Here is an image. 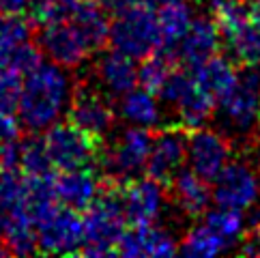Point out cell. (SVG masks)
<instances>
[{"label": "cell", "mask_w": 260, "mask_h": 258, "mask_svg": "<svg viewBox=\"0 0 260 258\" xmlns=\"http://www.w3.org/2000/svg\"><path fill=\"white\" fill-rule=\"evenodd\" d=\"M26 41H30V24L24 15L5 13L0 17V60H7Z\"/></svg>", "instance_id": "83f0119b"}, {"label": "cell", "mask_w": 260, "mask_h": 258, "mask_svg": "<svg viewBox=\"0 0 260 258\" xmlns=\"http://www.w3.org/2000/svg\"><path fill=\"white\" fill-rule=\"evenodd\" d=\"M15 138H20V123L13 118V114L0 112V144Z\"/></svg>", "instance_id": "1f68e13d"}, {"label": "cell", "mask_w": 260, "mask_h": 258, "mask_svg": "<svg viewBox=\"0 0 260 258\" xmlns=\"http://www.w3.org/2000/svg\"><path fill=\"white\" fill-rule=\"evenodd\" d=\"M32 0H0V9L3 13H11V15H24L30 11Z\"/></svg>", "instance_id": "836d02e7"}, {"label": "cell", "mask_w": 260, "mask_h": 258, "mask_svg": "<svg viewBox=\"0 0 260 258\" xmlns=\"http://www.w3.org/2000/svg\"><path fill=\"white\" fill-rule=\"evenodd\" d=\"M22 80L24 76L17 69H13L9 60H0V112H17Z\"/></svg>", "instance_id": "f1b7e54d"}, {"label": "cell", "mask_w": 260, "mask_h": 258, "mask_svg": "<svg viewBox=\"0 0 260 258\" xmlns=\"http://www.w3.org/2000/svg\"><path fill=\"white\" fill-rule=\"evenodd\" d=\"M191 76L202 93H207L209 97L219 101V97L228 93L230 86L237 82L239 73L235 71V64H232L230 58L217 56L215 54V56H211L209 60L200 62L198 67H193Z\"/></svg>", "instance_id": "ffe728a7"}, {"label": "cell", "mask_w": 260, "mask_h": 258, "mask_svg": "<svg viewBox=\"0 0 260 258\" xmlns=\"http://www.w3.org/2000/svg\"><path fill=\"white\" fill-rule=\"evenodd\" d=\"M123 196V209L127 222L132 226L157 224L166 209V189L164 183L153 177L132 179L120 189Z\"/></svg>", "instance_id": "4fadbf2b"}, {"label": "cell", "mask_w": 260, "mask_h": 258, "mask_svg": "<svg viewBox=\"0 0 260 258\" xmlns=\"http://www.w3.org/2000/svg\"><path fill=\"white\" fill-rule=\"evenodd\" d=\"M136 58L118 52L112 48V52H104L97 58L95 64V76L101 88L112 97H123L138 84V67Z\"/></svg>", "instance_id": "e0dca14e"}, {"label": "cell", "mask_w": 260, "mask_h": 258, "mask_svg": "<svg viewBox=\"0 0 260 258\" xmlns=\"http://www.w3.org/2000/svg\"><path fill=\"white\" fill-rule=\"evenodd\" d=\"M232 144L226 134L217 129L198 127L187 134V162L189 168L204 181H215L217 174L230 164Z\"/></svg>", "instance_id": "30bf717a"}, {"label": "cell", "mask_w": 260, "mask_h": 258, "mask_svg": "<svg viewBox=\"0 0 260 258\" xmlns=\"http://www.w3.org/2000/svg\"><path fill=\"white\" fill-rule=\"evenodd\" d=\"M54 187H56V198L62 207L86 211L104 191V177H99L88 166L60 170V174L54 179Z\"/></svg>", "instance_id": "9a60e30c"}, {"label": "cell", "mask_w": 260, "mask_h": 258, "mask_svg": "<svg viewBox=\"0 0 260 258\" xmlns=\"http://www.w3.org/2000/svg\"><path fill=\"white\" fill-rule=\"evenodd\" d=\"M196 88V82H193V76L189 71H183V69H172L168 80L164 82V86L159 90V99H164L166 104L176 106L187 97L191 90Z\"/></svg>", "instance_id": "4dcf8cb0"}, {"label": "cell", "mask_w": 260, "mask_h": 258, "mask_svg": "<svg viewBox=\"0 0 260 258\" xmlns=\"http://www.w3.org/2000/svg\"><path fill=\"white\" fill-rule=\"evenodd\" d=\"M249 11H252V20L260 26V0H252L249 3Z\"/></svg>", "instance_id": "8d00e7d4"}, {"label": "cell", "mask_w": 260, "mask_h": 258, "mask_svg": "<svg viewBox=\"0 0 260 258\" xmlns=\"http://www.w3.org/2000/svg\"><path fill=\"white\" fill-rule=\"evenodd\" d=\"M20 168L26 174H50V170L54 168V166H52V162L48 157V151H45L43 138L32 136L30 140H24L22 142V162H20Z\"/></svg>", "instance_id": "f546056e"}, {"label": "cell", "mask_w": 260, "mask_h": 258, "mask_svg": "<svg viewBox=\"0 0 260 258\" xmlns=\"http://www.w3.org/2000/svg\"><path fill=\"white\" fill-rule=\"evenodd\" d=\"M221 41H224L230 58L241 67L260 62V26L252 17L230 26V28H224Z\"/></svg>", "instance_id": "d6986e66"}, {"label": "cell", "mask_w": 260, "mask_h": 258, "mask_svg": "<svg viewBox=\"0 0 260 258\" xmlns=\"http://www.w3.org/2000/svg\"><path fill=\"white\" fill-rule=\"evenodd\" d=\"M71 20L78 24V28L84 33L92 50H101L110 41V24L106 9L97 0H80L78 7L71 11Z\"/></svg>", "instance_id": "603a6c76"}, {"label": "cell", "mask_w": 260, "mask_h": 258, "mask_svg": "<svg viewBox=\"0 0 260 258\" xmlns=\"http://www.w3.org/2000/svg\"><path fill=\"white\" fill-rule=\"evenodd\" d=\"M179 252L189 258H213L228 252V245L202 222L185 233L183 241L179 245Z\"/></svg>", "instance_id": "484cf974"}, {"label": "cell", "mask_w": 260, "mask_h": 258, "mask_svg": "<svg viewBox=\"0 0 260 258\" xmlns=\"http://www.w3.org/2000/svg\"><path fill=\"white\" fill-rule=\"evenodd\" d=\"M0 13H3V9H0Z\"/></svg>", "instance_id": "f35d334b"}, {"label": "cell", "mask_w": 260, "mask_h": 258, "mask_svg": "<svg viewBox=\"0 0 260 258\" xmlns=\"http://www.w3.org/2000/svg\"><path fill=\"white\" fill-rule=\"evenodd\" d=\"M110 43L114 50L136 60L155 54L161 48V30L153 9L138 3L118 11L110 24Z\"/></svg>", "instance_id": "3957f363"}, {"label": "cell", "mask_w": 260, "mask_h": 258, "mask_svg": "<svg viewBox=\"0 0 260 258\" xmlns=\"http://www.w3.org/2000/svg\"><path fill=\"white\" fill-rule=\"evenodd\" d=\"M125 209L118 183H110L99 198L84 211V245L86 256L118 254V243L125 235Z\"/></svg>", "instance_id": "7a4b0ae2"}, {"label": "cell", "mask_w": 260, "mask_h": 258, "mask_svg": "<svg viewBox=\"0 0 260 258\" xmlns=\"http://www.w3.org/2000/svg\"><path fill=\"white\" fill-rule=\"evenodd\" d=\"M159 30H161V48L157 52H164L174 60V50L181 43L185 33L193 24V9L187 0H176L159 9Z\"/></svg>", "instance_id": "44dd1931"}, {"label": "cell", "mask_w": 260, "mask_h": 258, "mask_svg": "<svg viewBox=\"0 0 260 258\" xmlns=\"http://www.w3.org/2000/svg\"><path fill=\"white\" fill-rule=\"evenodd\" d=\"M73 84L62 64L39 62L22 80L17 116L30 132H45L69 110Z\"/></svg>", "instance_id": "6da1fadb"}, {"label": "cell", "mask_w": 260, "mask_h": 258, "mask_svg": "<svg viewBox=\"0 0 260 258\" xmlns=\"http://www.w3.org/2000/svg\"><path fill=\"white\" fill-rule=\"evenodd\" d=\"M84 245V217L76 209L54 207L37 222V247L43 254H82Z\"/></svg>", "instance_id": "52a82bcc"}, {"label": "cell", "mask_w": 260, "mask_h": 258, "mask_svg": "<svg viewBox=\"0 0 260 258\" xmlns=\"http://www.w3.org/2000/svg\"><path fill=\"white\" fill-rule=\"evenodd\" d=\"M174 69V60L164 52H155L146 56L144 62L138 67V84L151 93L159 95L164 82L168 80L170 71Z\"/></svg>", "instance_id": "4316f807"}, {"label": "cell", "mask_w": 260, "mask_h": 258, "mask_svg": "<svg viewBox=\"0 0 260 258\" xmlns=\"http://www.w3.org/2000/svg\"><path fill=\"white\" fill-rule=\"evenodd\" d=\"M179 252V243L172 233H168L161 226L155 224H142L134 226L132 230H125L123 239L118 243V254L127 258L138 256H172Z\"/></svg>", "instance_id": "2e32d148"}, {"label": "cell", "mask_w": 260, "mask_h": 258, "mask_svg": "<svg viewBox=\"0 0 260 258\" xmlns=\"http://www.w3.org/2000/svg\"><path fill=\"white\" fill-rule=\"evenodd\" d=\"M241 252L247 254V256H260V217L254 219L252 230H249L247 237L243 239Z\"/></svg>", "instance_id": "d6a6232c"}, {"label": "cell", "mask_w": 260, "mask_h": 258, "mask_svg": "<svg viewBox=\"0 0 260 258\" xmlns=\"http://www.w3.org/2000/svg\"><path fill=\"white\" fill-rule=\"evenodd\" d=\"M118 114L125 123L136 127H157L161 123V108L157 95L146 88H132L118 101Z\"/></svg>", "instance_id": "7402d4cb"}, {"label": "cell", "mask_w": 260, "mask_h": 258, "mask_svg": "<svg viewBox=\"0 0 260 258\" xmlns=\"http://www.w3.org/2000/svg\"><path fill=\"white\" fill-rule=\"evenodd\" d=\"M153 134L146 127H127L123 129L108 149H101L99 164L106 172L108 183H125L136 179V174L146 170V162L151 155Z\"/></svg>", "instance_id": "277c9868"}, {"label": "cell", "mask_w": 260, "mask_h": 258, "mask_svg": "<svg viewBox=\"0 0 260 258\" xmlns=\"http://www.w3.org/2000/svg\"><path fill=\"white\" fill-rule=\"evenodd\" d=\"M39 48L43 50V54H48L52 58V62L62 64L64 69L80 67L95 52L84 33L78 28V24L71 17L41 26Z\"/></svg>", "instance_id": "9c48e42d"}, {"label": "cell", "mask_w": 260, "mask_h": 258, "mask_svg": "<svg viewBox=\"0 0 260 258\" xmlns=\"http://www.w3.org/2000/svg\"><path fill=\"white\" fill-rule=\"evenodd\" d=\"M140 3L146 5V7H151V9H161L166 5H170V3H176V0H140Z\"/></svg>", "instance_id": "d590c367"}, {"label": "cell", "mask_w": 260, "mask_h": 258, "mask_svg": "<svg viewBox=\"0 0 260 258\" xmlns=\"http://www.w3.org/2000/svg\"><path fill=\"white\" fill-rule=\"evenodd\" d=\"M217 116L221 127L226 129L230 138H249L258 134V118H260V88L249 80L243 71L239 73L237 82L230 86L217 101Z\"/></svg>", "instance_id": "5b68a950"}, {"label": "cell", "mask_w": 260, "mask_h": 258, "mask_svg": "<svg viewBox=\"0 0 260 258\" xmlns=\"http://www.w3.org/2000/svg\"><path fill=\"white\" fill-rule=\"evenodd\" d=\"M204 224H207L213 233H215L221 241H224L230 247H235L239 243H243L245 239V224L247 219L243 215V211H237V209H213L204 213Z\"/></svg>", "instance_id": "cb8c5ba5"}, {"label": "cell", "mask_w": 260, "mask_h": 258, "mask_svg": "<svg viewBox=\"0 0 260 258\" xmlns=\"http://www.w3.org/2000/svg\"><path fill=\"white\" fill-rule=\"evenodd\" d=\"M43 144L56 170H73L95 164L99 159L101 149H104V142L90 138L71 121L54 123L52 127L45 129Z\"/></svg>", "instance_id": "8992f818"}, {"label": "cell", "mask_w": 260, "mask_h": 258, "mask_svg": "<svg viewBox=\"0 0 260 258\" xmlns=\"http://www.w3.org/2000/svg\"><path fill=\"white\" fill-rule=\"evenodd\" d=\"M258 134H260V118H258Z\"/></svg>", "instance_id": "74e56055"}, {"label": "cell", "mask_w": 260, "mask_h": 258, "mask_svg": "<svg viewBox=\"0 0 260 258\" xmlns=\"http://www.w3.org/2000/svg\"><path fill=\"white\" fill-rule=\"evenodd\" d=\"M67 118L99 142H104L114 127V110L108 97L95 86H78L73 90Z\"/></svg>", "instance_id": "8fae6325"}, {"label": "cell", "mask_w": 260, "mask_h": 258, "mask_svg": "<svg viewBox=\"0 0 260 258\" xmlns=\"http://www.w3.org/2000/svg\"><path fill=\"white\" fill-rule=\"evenodd\" d=\"M221 41V30L215 22V17H193V24L189 26V30L185 33L181 43L174 50V60L183 62L185 67H198L200 62L209 60L211 56H215Z\"/></svg>", "instance_id": "5bb4252c"}, {"label": "cell", "mask_w": 260, "mask_h": 258, "mask_svg": "<svg viewBox=\"0 0 260 258\" xmlns=\"http://www.w3.org/2000/svg\"><path fill=\"white\" fill-rule=\"evenodd\" d=\"M187 129L181 125L166 127L153 136L151 155L146 162V174L157 181L172 183V179L183 170L187 162Z\"/></svg>", "instance_id": "7c38bea8"}, {"label": "cell", "mask_w": 260, "mask_h": 258, "mask_svg": "<svg viewBox=\"0 0 260 258\" xmlns=\"http://www.w3.org/2000/svg\"><path fill=\"white\" fill-rule=\"evenodd\" d=\"M215 106H217V101L209 97L207 93H202L196 86L181 104L174 106L176 114H179V125L183 129H187V132L204 127L209 123V118L213 116V112H215Z\"/></svg>", "instance_id": "d4e9b609"}, {"label": "cell", "mask_w": 260, "mask_h": 258, "mask_svg": "<svg viewBox=\"0 0 260 258\" xmlns=\"http://www.w3.org/2000/svg\"><path fill=\"white\" fill-rule=\"evenodd\" d=\"M172 196L174 202L185 215L200 217L209 211V205L213 200V187H209V181L198 177L191 168L181 170L172 179Z\"/></svg>", "instance_id": "ac0fdd59"}, {"label": "cell", "mask_w": 260, "mask_h": 258, "mask_svg": "<svg viewBox=\"0 0 260 258\" xmlns=\"http://www.w3.org/2000/svg\"><path fill=\"white\" fill-rule=\"evenodd\" d=\"M97 3L104 7L106 11H114V13H118V11H123V9H127V7L138 5L140 0H97Z\"/></svg>", "instance_id": "e575fe53"}, {"label": "cell", "mask_w": 260, "mask_h": 258, "mask_svg": "<svg viewBox=\"0 0 260 258\" xmlns=\"http://www.w3.org/2000/svg\"><path fill=\"white\" fill-rule=\"evenodd\" d=\"M260 198V174L249 162H230L213 181V200L217 207L247 211Z\"/></svg>", "instance_id": "ba28073f"}]
</instances>
